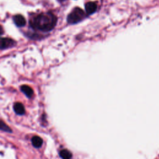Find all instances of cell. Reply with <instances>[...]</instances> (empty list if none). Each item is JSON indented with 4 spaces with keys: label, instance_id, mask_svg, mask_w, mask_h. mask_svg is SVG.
<instances>
[{
    "label": "cell",
    "instance_id": "6da1fadb",
    "mask_svg": "<svg viewBox=\"0 0 159 159\" xmlns=\"http://www.w3.org/2000/svg\"><path fill=\"white\" fill-rule=\"evenodd\" d=\"M57 22V17L52 13H42L34 20L32 25L43 32H48L53 29Z\"/></svg>",
    "mask_w": 159,
    "mask_h": 159
},
{
    "label": "cell",
    "instance_id": "7a4b0ae2",
    "mask_svg": "<svg viewBox=\"0 0 159 159\" xmlns=\"http://www.w3.org/2000/svg\"><path fill=\"white\" fill-rule=\"evenodd\" d=\"M86 15L84 11L80 7H75L67 17V22L69 24H76L84 19Z\"/></svg>",
    "mask_w": 159,
    "mask_h": 159
},
{
    "label": "cell",
    "instance_id": "3957f363",
    "mask_svg": "<svg viewBox=\"0 0 159 159\" xmlns=\"http://www.w3.org/2000/svg\"><path fill=\"white\" fill-rule=\"evenodd\" d=\"M14 44V41L9 38L0 37V48H6L12 47Z\"/></svg>",
    "mask_w": 159,
    "mask_h": 159
},
{
    "label": "cell",
    "instance_id": "277c9868",
    "mask_svg": "<svg viewBox=\"0 0 159 159\" xmlns=\"http://www.w3.org/2000/svg\"><path fill=\"white\" fill-rule=\"evenodd\" d=\"M85 10L88 15H91L97 10V4L94 2H86L85 4Z\"/></svg>",
    "mask_w": 159,
    "mask_h": 159
},
{
    "label": "cell",
    "instance_id": "5b68a950",
    "mask_svg": "<svg viewBox=\"0 0 159 159\" xmlns=\"http://www.w3.org/2000/svg\"><path fill=\"white\" fill-rule=\"evenodd\" d=\"M13 20L17 27H23L25 25V19L22 15L17 14L14 16Z\"/></svg>",
    "mask_w": 159,
    "mask_h": 159
},
{
    "label": "cell",
    "instance_id": "8992f818",
    "mask_svg": "<svg viewBox=\"0 0 159 159\" xmlns=\"http://www.w3.org/2000/svg\"><path fill=\"white\" fill-rule=\"evenodd\" d=\"M14 110L18 115H23L25 113V109L23 104L20 102H16L14 105Z\"/></svg>",
    "mask_w": 159,
    "mask_h": 159
},
{
    "label": "cell",
    "instance_id": "52a82bcc",
    "mask_svg": "<svg viewBox=\"0 0 159 159\" xmlns=\"http://www.w3.org/2000/svg\"><path fill=\"white\" fill-rule=\"evenodd\" d=\"M20 89L28 98H30L33 95L34 91H33L32 89L30 86H29L27 85H22V86H21Z\"/></svg>",
    "mask_w": 159,
    "mask_h": 159
},
{
    "label": "cell",
    "instance_id": "ba28073f",
    "mask_svg": "<svg viewBox=\"0 0 159 159\" xmlns=\"http://www.w3.org/2000/svg\"><path fill=\"white\" fill-rule=\"evenodd\" d=\"M42 143H43L42 139L39 136L35 135L32 138V143L34 145V147L36 148L40 147L42 145Z\"/></svg>",
    "mask_w": 159,
    "mask_h": 159
},
{
    "label": "cell",
    "instance_id": "9c48e42d",
    "mask_svg": "<svg viewBox=\"0 0 159 159\" xmlns=\"http://www.w3.org/2000/svg\"><path fill=\"white\" fill-rule=\"evenodd\" d=\"M60 156L62 159H71L72 155L70 151L64 149L60 152Z\"/></svg>",
    "mask_w": 159,
    "mask_h": 159
},
{
    "label": "cell",
    "instance_id": "30bf717a",
    "mask_svg": "<svg viewBox=\"0 0 159 159\" xmlns=\"http://www.w3.org/2000/svg\"><path fill=\"white\" fill-rule=\"evenodd\" d=\"M0 130H2L5 132H11V128L2 120H0Z\"/></svg>",
    "mask_w": 159,
    "mask_h": 159
},
{
    "label": "cell",
    "instance_id": "8fae6325",
    "mask_svg": "<svg viewBox=\"0 0 159 159\" xmlns=\"http://www.w3.org/2000/svg\"><path fill=\"white\" fill-rule=\"evenodd\" d=\"M3 34V29L2 27L0 25V35H2Z\"/></svg>",
    "mask_w": 159,
    "mask_h": 159
}]
</instances>
